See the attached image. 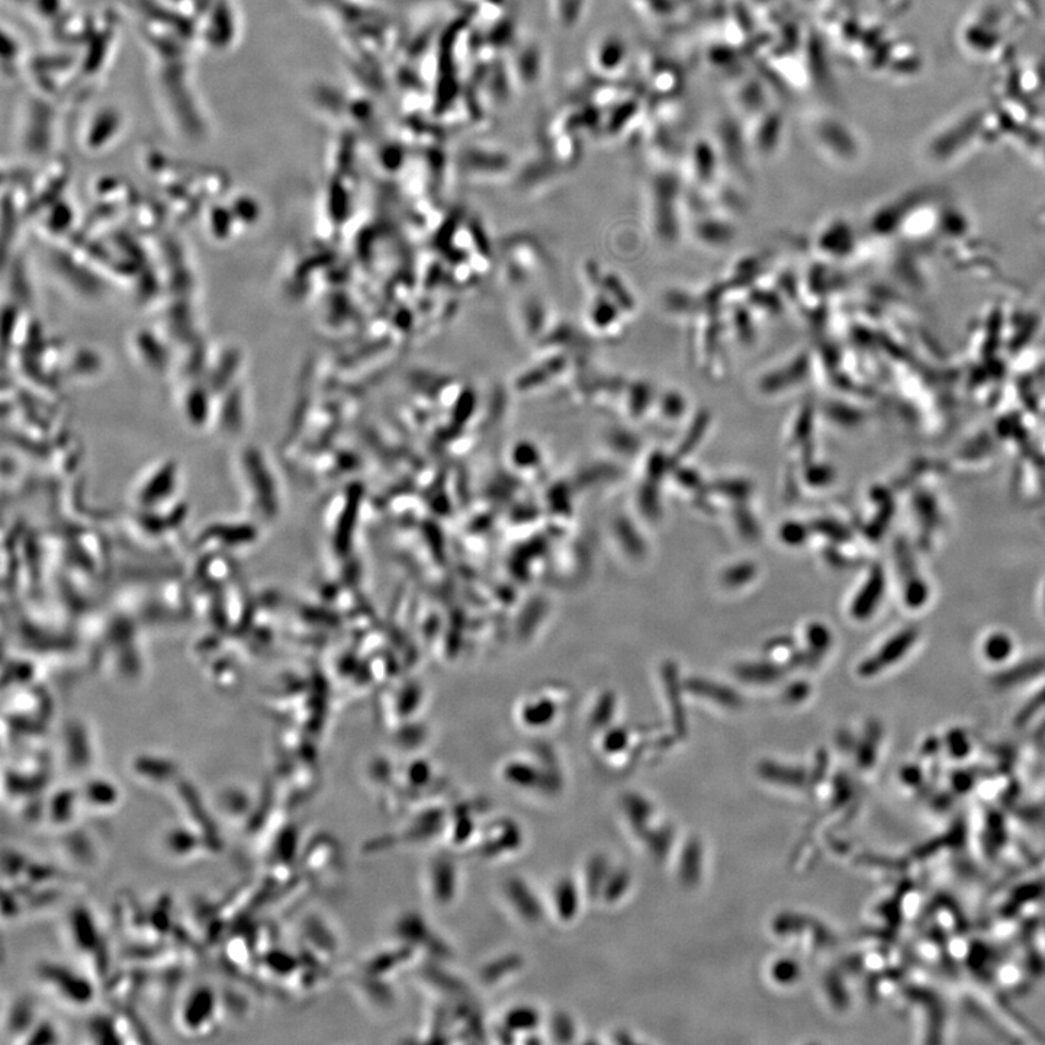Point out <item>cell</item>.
Returning <instances> with one entry per match:
<instances>
[{
	"label": "cell",
	"mask_w": 1045,
	"mask_h": 1045,
	"mask_svg": "<svg viewBox=\"0 0 1045 1045\" xmlns=\"http://www.w3.org/2000/svg\"><path fill=\"white\" fill-rule=\"evenodd\" d=\"M173 787H175L173 792L176 794V803L183 815V823L204 836L218 854L223 850V841L218 832L217 822L205 807L198 790L189 781H183L180 778Z\"/></svg>",
	"instance_id": "5"
},
{
	"label": "cell",
	"mask_w": 1045,
	"mask_h": 1045,
	"mask_svg": "<svg viewBox=\"0 0 1045 1045\" xmlns=\"http://www.w3.org/2000/svg\"><path fill=\"white\" fill-rule=\"evenodd\" d=\"M783 536L784 539H786L787 542L790 543H797L800 542V540H802L803 542L806 536L805 529H803V527L797 526V524H789V526L784 527Z\"/></svg>",
	"instance_id": "16"
},
{
	"label": "cell",
	"mask_w": 1045,
	"mask_h": 1045,
	"mask_svg": "<svg viewBox=\"0 0 1045 1045\" xmlns=\"http://www.w3.org/2000/svg\"><path fill=\"white\" fill-rule=\"evenodd\" d=\"M66 940L75 953L80 966L99 983H106L111 970L108 945L95 915L85 905L76 906L69 912L64 924Z\"/></svg>",
	"instance_id": "1"
},
{
	"label": "cell",
	"mask_w": 1045,
	"mask_h": 1045,
	"mask_svg": "<svg viewBox=\"0 0 1045 1045\" xmlns=\"http://www.w3.org/2000/svg\"><path fill=\"white\" fill-rule=\"evenodd\" d=\"M41 1019L30 998H18L3 1012V1032L11 1037L12 1044H25Z\"/></svg>",
	"instance_id": "8"
},
{
	"label": "cell",
	"mask_w": 1045,
	"mask_h": 1045,
	"mask_svg": "<svg viewBox=\"0 0 1045 1045\" xmlns=\"http://www.w3.org/2000/svg\"><path fill=\"white\" fill-rule=\"evenodd\" d=\"M224 1003L212 986H195L186 993L173 1015L176 1031L189 1040L212 1037L223 1024Z\"/></svg>",
	"instance_id": "3"
},
{
	"label": "cell",
	"mask_w": 1045,
	"mask_h": 1045,
	"mask_svg": "<svg viewBox=\"0 0 1045 1045\" xmlns=\"http://www.w3.org/2000/svg\"><path fill=\"white\" fill-rule=\"evenodd\" d=\"M739 677L742 680L758 681V683H765V681H773L778 677L777 671L771 667H765V665H747V667H741L738 670Z\"/></svg>",
	"instance_id": "13"
},
{
	"label": "cell",
	"mask_w": 1045,
	"mask_h": 1045,
	"mask_svg": "<svg viewBox=\"0 0 1045 1045\" xmlns=\"http://www.w3.org/2000/svg\"><path fill=\"white\" fill-rule=\"evenodd\" d=\"M217 809L225 822L234 823V826L240 828L250 826L257 812L253 797L241 787H228L218 793Z\"/></svg>",
	"instance_id": "11"
},
{
	"label": "cell",
	"mask_w": 1045,
	"mask_h": 1045,
	"mask_svg": "<svg viewBox=\"0 0 1045 1045\" xmlns=\"http://www.w3.org/2000/svg\"><path fill=\"white\" fill-rule=\"evenodd\" d=\"M752 575H754V568L749 567V565H741V567L733 568L732 571H729L725 575V580L726 583L731 585L742 584L744 581L749 580Z\"/></svg>",
	"instance_id": "14"
},
{
	"label": "cell",
	"mask_w": 1045,
	"mask_h": 1045,
	"mask_svg": "<svg viewBox=\"0 0 1045 1045\" xmlns=\"http://www.w3.org/2000/svg\"><path fill=\"white\" fill-rule=\"evenodd\" d=\"M82 809L83 802L80 790L73 789V787H61V789L56 790L51 796L47 797L44 818L47 819V822L53 828L67 831V829L72 828L77 815H79Z\"/></svg>",
	"instance_id": "10"
},
{
	"label": "cell",
	"mask_w": 1045,
	"mask_h": 1045,
	"mask_svg": "<svg viewBox=\"0 0 1045 1045\" xmlns=\"http://www.w3.org/2000/svg\"><path fill=\"white\" fill-rule=\"evenodd\" d=\"M162 847L167 857L183 864L196 863L217 854L204 836L185 823L167 829Z\"/></svg>",
	"instance_id": "6"
},
{
	"label": "cell",
	"mask_w": 1045,
	"mask_h": 1045,
	"mask_svg": "<svg viewBox=\"0 0 1045 1045\" xmlns=\"http://www.w3.org/2000/svg\"><path fill=\"white\" fill-rule=\"evenodd\" d=\"M809 639L810 643H812L815 648L823 649L825 648L826 643L829 642L828 632H826V629H823L822 626H815L813 629H810Z\"/></svg>",
	"instance_id": "15"
},
{
	"label": "cell",
	"mask_w": 1045,
	"mask_h": 1045,
	"mask_svg": "<svg viewBox=\"0 0 1045 1045\" xmlns=\"http://www.w3.org/2000/svg\"><path fill=\"white\" fill-rule=\"evenodd\" d=\"M140 1019L127 1008L114 1009L109 1014H96L89 1019L88 1031L90 1043L96 1044H128L149 1043L146 1028Z\"/></svg>",
	"instance_id": "4"
},
{
	"label": "cell",
	"mask_w": 1045,
	"mask_h": 1045,
	"mask_svg": "<svg viewBox=\"0 0 1045 1045\" xmlns=\"http://www.w3.org/2000/svg\"><path fill=\"white\" fill-rule=\"evenodd\" d=\"M82 794L83 809L93 812L92 815H111L117 812L121 806L122 794L120 787L104 777H93L86 781Z\"/></svg>",
	"instance_id": "7"
},
{
	"label": "cell",
	"mask_w": 1045,
	"mask_h": 1045,
	"mask_svg": "<svg viewBox=\"0 0 1045 1045\" xmlns=\"http://www.w3.org/2000/svg\"><path fill=\"white\" fill-rule=\"evenodd\" d=\"M61 847L66 855H69L70 860L80 866H92L95 861L93 842L83 832H70L69 835L64 836Z\"/></svg>",
	"instance_id": "12"
},
{
	"label": "cell",
	"mask_w": 1045,
	"mask_h": 1045,
	"mask_svg": "<svg viewBox=\"0 0 1045 1045\" xmlns=\"http://www.w3.org/2000/svg\"><path fill=\"white\" fill-rule=\"evenodd\" d=\"M131 774L141 786L160 789L165 786H175L179 780L178 765L166 758L149 757L141 755L135 758L131 764Z\"/></svg>",
	"instance_id": "9"
},
{
	"label": "cell",
	"mask_w": 1045,
	"mask_h": 1045,
	"mask_svg": "<svg viewBox=\"0 0 1045 1045\" xmlns=\"http://www.w3.org/2000/svg\"><path fill=\"white\" fill-rule=\"evenodd\" d=\"M34 976L45 995L63 1008L82 1011L95 1002L96 980L85 970L47 960L35 966Z\"/></svg>",
	"instance_id": "2"
}]
</instances>
